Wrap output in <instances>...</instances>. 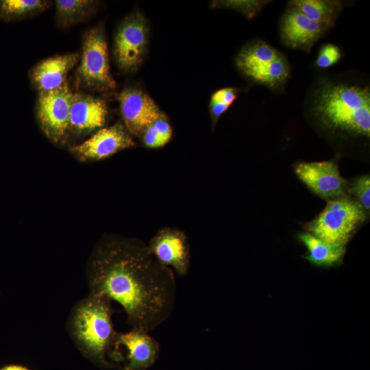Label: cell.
<instances>
[{
    "mask_svg": "<svg viewBox=\"0 0 370 370\" xmlns=\"http://www.w3.org/2000/svg\"><path fill=\"white\" fill-rule=\"evenodd\" d=\"M341 58V52L338 46L326 44L320 49L315 64L319 69H327L338 62Z\"/></svg>",
    "mask_w": 370,
    "mask_h": 370,
    "instance_id": "obj_23",
    "label": "cell"
},
{
    "mask_svg": "<svg viewBox=\"0 0 370 370\" xmlns=\"http://www.w3.org/2000/svg\"><path fill=\"white\" fill-rule=\"evenodd\" d=\"M158 133L166 144L172 136V128L168 123L166 116L161 117L151 123Z\"/></svg>",
    "mask_w": 370,
    "mask_h": 370,
    "instance_id": "obj_26",
    "label": "cell"
},
{
    "mask_svg": "<svg viewBox=\"0 0 370 370\" xmlns=\"http://www.w3.org/2000/svg\"><path fill=\"white\" fill-rule=\"evenodd\" d=\"M116 347L123 345L127 352L128 364L125 370H143L155 361L159 344L149 332L132 328L127 332H117Z\"/></svg>",
    "mask_w": 370,
    "mask_h": 370,
    "instance_id": "obj_14",
    "label": "cell"
},
{
    "mask_svg": "<svg viewBox=\"0 0 370 370\" xmlns=\"http://www.w3.org/2000/svg\"><path fill=\"white\" fill-rule=\"evenodd\" d=\"M289 7L314 21L334 25L342 10V3L334 0H294L288 2Z\"/></svg>",
    "mask_w": 370,
    "mask_h": 370,
    "instance_id": "obj_17",
    "label": "cell"
},
{
    "mask_svg": "<svg viewBox=\"0 0 370 370\" xmlns=\"http://www.w3.org/2000/svg\"><path fill=\"white\" fill-rule=\"evenodd\" d=\"M86 280L90 294L115 301L123 308L132 328L153 331L174 310L173 271L159 262L139 239L102 238L88 262Z\"/></svg>",
    "mask_w": 370,
    "mask_h": 370,
    "instance_id": "obj_1",
    "label": "cell"
},
{
    "mask_svg": "<svg viewBox=\"0 0 370 370\" xmlns=\"http://www.w3.org/2000/svg\"><path fill=\"white\" fill-rule=\"evenodd\" d=\"M269 2V1H230L226 3L231 5L232 8H238L246 14L249 18L253 17L264 6Z\"/></svg>",
    "mask_w": 370,
    "mask_h": 370,
    "instance_id": "obj_24",
    "label": "cell"
},
{
    "mask_svg": "<svg viewBox=\"0 0 370 370\" xmlns=\"http://www.w3.org/2000/svg\"><path fill=\"white\" fill-rule=\"evenodd\" d=\"M356 201L366 212L370 208V177L369 175L361 176L355 180L348 188Z\"/></svg>",
    "mask_w": 370,
    "mask_h": 370,
    "instance_id": "obj_22",
    "label": "cell"
},
{
    "mask_svg": "<svg viewBox=\"0 0 370 370\" xmlns=\"http://www.w3.org/2000/svg\"><path fill=\"white\" fill-rule=\"evenodd\" d=\"M136 146L131 136L120 123L98 130L71 151L82 160H97Z\"/></svg>",
    "mask_w": 370,
    "mask_h": 370,
    "instance_id": "obj_11",
    "label": "cell"
},
{
    "mask_svg": "<svg viewBox=\"0 0 370 370\" xmlns=\"http://www.w3.org/2000/svg\"><path fill=\"white\" fill-rule=\"evenodd\" d=\"M147 246L162 264L173 267L178 275H186L190 262V245L183 232L175 228H162Z\"/></svg>",
    "mask_w": 370,
    "mask_h": 370,
    "instance_id": "obj_9",
    "label": "cell"
},
{
    "mask_svg": "<svg viewBox=\"0 0 370 370\" xmlns=\"http://www.w3.org/2000/svg\"><path fill=\"white\" fill-rule=\"evenodd\" d=\"M147 25L139 13L127 16L115 36L114 54L124 71L136 70L142 62L147 42Z\"/></svg>",
    "mask_w": 370,
    "mask_h": 370,
    "instance_id": "obj_7",
    "label": "cell"
},
{
    "mask_svg": "<svg viewBox=\"0 0 370 370\" xmlns=\"http://www.w3.org/2000/svg\"><path fill=\"white\" fill-rule=\"evenodd\" d=\"M330 28L288 8L280 23L283 44L290 48L309 52L314 44Z\"/></svg>",
    "mask_w": 370,
    "mask_h": 370,
    "instance_id": "obj_12",
    "label": "cell"
},
{
    "mask_svg": "<svg viewBox=\"0 0 370 370\" xmlns=\"http://www.w3.org/2000/svg\"><path fill=\"white\" fill-rule=\"evenodd\" d=\"M111 302L105 297L89 293L75 304L67 321L69 336L77 347L101 364H107L106 354L112 347H117Z\"/></svg>",
    "mask_w": 370,
    "mask_h": 370,
    "instance_id": "obj_2",
    "label": "cell"
},
{
    "mask_svg": "<svg viewBox=\"0 0 370 370\" xmlns=\"http://www.w3.org/2000/svg\"><path fill=\"white\" fill-rule=\"evenodd\" d=\"M108 114L103 100L82 93H73L70 115L69 130L77 134L90 132L102 127Z\"/></svg>",
    "mask_w": 370,
    "mask_h": 370,
    "instance_id": "obj_13",
    "label": "cell"
},
{
    "mask_svg": "<svg viewBox=\"0 0 370 370\" xmlns=\"http://www.w3.org/2000/svg\"><path fill=\"white\" fill-rule=\"evenodd\" d=\"M78 60L79 54L76 53L47 58L32 68V82L39 92L56 89L66 82L67 74Z\"/></svg>",
    "mask_w": 370,
    "mask_h": 370,
    "instance_id": "obj_15",
    "label": "cell"
},
{
    "mask_svg": "<svg viewBox=\"0 0 370 370\" xmlns=\"http://www.w3.org/2000/svg\"><path fill=\"white\" fill-rule=\"evenodd\" d=\"M73 95L67 82L56 89L39 92L38 119L46 136L56 143L63 140L69 130Z\"/></svg>",
    "mask_w": 370,
    "mask_h": 370,
    "instance_id": "obj_6",
    "label": "cell"
},
{
    "mask_svg": "<svg viewBox=\"0 0 370 370\" xmlns=\"http://www.w3.org/2000/svg\"><path fill=\"white\" fill-rule=\"evenodd\" d=\"M56 18L59 27L66 28L86 19L92 12L95 1L90 0H56Z\"/></svg>",
    "mask_w": 370,
    "mask_h": 370,
    "instance_id": "obj_19",
    "label": "cell"
},
{
    "mask_svg": "<svg viewBox=\"0 0 370 370\" xmlns=\"http://www.w3.org/2000/svg\"><path fill=\"white\" fill-rule=\"evenodd\" d=\"M119 99L125 127L134 136H141L147 127L165 116L153 99L140 90L125 89Z\"/></svg>",
    "mask_w": 370,
    "mask_h": 370,
    "instance_id": "obj_10",
    "label": "cell"
},
{
    "mask_svg": "<svg viewBox=\"0 0 370 370\" xmlns=\"http://www.w3.org/2000/svg\"><path fill=\"white\" fill-rule=\"evenodd\" d=\"M299 239L308 250L305 258L317 266L330 267L338 264L345 253V246L326 243L310 233L300 234Z\"/></svg>",
    "mask_w": 370,
    "mask_h": 370,
    "instance_id": "obj_16",
    "label": "cell"
},
{
    "mask_svg": "<svg viewBox=\"0 0 370 370\" xmlns=\"http://www.w3.org/2000/svg\"><path fill=\"white\" fill-rule=\"evenodd\" d=\"M317 118L328 127L354 136H370L369 88L328 84L314 105Z\"/></svg>",
    "mask_w": 370,
    "mask_h": 370,
    "instance_id": "obj_3",
    "label": "cell"
},
{
    "mask_svg": "<svg viewBox=\"0 0 370 370\" xmlns=\"http://www.w3.org/2000/svg\"><path fill=\"white\" fill-rule=\"evenodd\" d=\"M281 54L266 42L258 40L249 44L241 50L237 58L236 64L245 74L275 60Z\"/></svg>",
    "mask_w": 370,
    "mask_h": 370,
    "instance_id": "obj_18",
    "label": "cell"
},
{
    "mask_svg": "<svg viewBox=\"0 0 370 370\" xmlns=\"http://www.w3.org/2000/svg\"><path fill=\"white\" fill-rule=\"evenodd\" d=\"M298 178L314 194L328 201L347 196L349 186L333 160L301 162L295 167Z\"/></svg>",
    "mask_w": 370,
    "mask_h": 370,
    "instance_id": "obj_8",
    "label": "cell"
},
{
    "mask_svg": "<svg viewBox=\"0 0 370 370\" xmlns=\"http://www.w3.org/2000/svg\"><path fill=\"white\" fill-rule=\"evenodd\" d=\"M77 75L85 88L108 90L116 87L110 72L106 40L100 27H95L85 34Z\"/></svg>",
    "mask_w": 370,
    "mask_h": 370,
    "instance_id": "obj_5",
    "label": "cell"
},
{
    "mask_svg": "<svg viewBox=\"0 0 370 370\" xmlns=\"http://www.w3.org/2000/svg\"><path fill=\"white\" fill-rule=\"evenodd\" d=\"M0 370H29L25 367L16 365H10L5 366L0 369Z\"/></svg>",
    "mask_w": 370,
    "mask_h": 370,
    "instance_id": "obj_29",
    "label": "cell"
},
{
    "mask_svg": "<svg viewBox=\"0 0 370 370\" xmlns=\"http://www.w3.org/2000/svg\"><path fill=\"white\" fill-rule=\"evenodd\" d=\"M365 218L362 206L344 196L328 201L323 211L308 223L307 229L310 234L326 243L345 246Z\"/></svg>",
    "mask_w": 370,
    "mask_h": 370,
    "instance_id": "obj_4",
    "label": "cell"
},
{
    "mask_svg": "<svg viewBox=\"0 0 370 370\" xmlns=\"http://www.w3.org/2000/svg\"><path fill=\"white\" fill-rule=\"evenodd\" d=\"M236 98V90L233 88H225L216 91L212 96L211 101H222L230 106Z\"/></svg>",
    "mask_w": 370,
    "mask_h": 370,
    "instance_id": "obj_27",
    "label": "cell"
},
{
    "mask_svg": "<svg viewBox=\"0 0 370 370\" xmlns=\"http://www.w3.org/2000/svg\"><path fill=\"white\" fill-rule=\"evenodd\" d=\"M254 81L275 88L284 84L289 75V65L282 53L275 60L245 74Z\"/></svg>",
    "mask_w": 370,
    "mask_h": 370,
    "instance_id": "obj_20",
    "label": "cell"
},
{
    "mask_svg": "<svg viewBox=\"0 0 370 370\" xmlns=\"http://www.w3.org/2000/svg\"><path fill=\"white\" fill-rule=\"evenodd\" d=\"M50 3L45 0H0V19L8 22L29 18L42 12Z\"/></svg>",
    "mask_w": 370,
    "mask_h": 370,
    "instance_id": "obj_21",
    "label": "cell"
},
{
    "mask_svg": "<svg viewBox=\"0 0 370 370\" xmlns=\"http://www.w3.org/2000/svg\"><path fill=\"white\" fill-rule=\"evenodd\" d=\"M142 136L145 145L148 147L157 148L165 145V143L152 124L146 127Z\"/></svg>",
    "mask_w": 370,
    "mask_h": 370,
    "instance_id": "obj_25",
    "label": "cell"
},
{
    "mask_svg": "<svg viewBox=\"0 0 370 370\" xmlns=\"http://www.w3.org/2000/svg\"><path fill=\"white\" fill-rule=\"evenodd\" d=\"M229 107L230 106L222 101H211L210 110L214 123L217 121L220 116L223 114Z\"/></svg>",
    "mask_w": 370,
    "mask_h": 370,
    "instance_id": "obj_28",
    "label": "cell"
}]
</instances>
